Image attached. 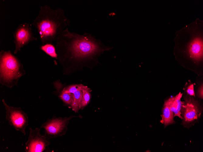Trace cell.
Instances as JSON below:
<instances>
[{
  "label": "cell",
  "instance_id": "1",
  "mask_svg": "<svg viewBox=\"0 0 203 152\" xmlns=\"http://www.w3.org/2000/svg\"><path fill=\"white\" fill-rule=\"evenodd\" d=\"M55 41L57 59L70 73L82 70L84 67L92 68L99 63L98 58L101 54L112 49L91 34H79L70 32L67 27Z\"/></svg>",
  "mask_w": 203,
  "mask_h": 152
},
{
  "label": "cell",
  "instance_id": "2",
  "mask_svg": "<svg viewBox=\"0 0 203 152\" xmlns=\"http://www.w3.org/2000/svg\"><path fill=\"white\" fill-rule=\"evenodd\" d=\"M70 20L60 8L51 9L46 5L40 7L39 14L32 24L37 29L43 45L52 44L56 37L69 25Z\"/></svg>",
  "mask_w": 203,
  "mask_h": 152
},
{
  "label": "cell",
  "instance_id": "3",
  "mask_svg": "<svg viewBox=\"0 0 203 152\" xmlns=\"http://www.w3.org/2000/svg\"><path fill=\"white\" fill-rule=\"evenodd\" d=\"M22 64L10 51L0 52L1 83L9 88L17 85L19 78L23 74Z\"/></svg>",
  "mask_w": 203,
  "mask_h": 152
},
{
  "label": "cell",
  "instance_id": "4",
  "mask_svg": "<svg viewBox=\"0 0 203 152\" xmlns=\"http://www.w3.org/2000/svg\"><path fill=\"white\" fill-rule=\"evenodd\" d=\"M77 117H82L80 115L62 117L53 116L42 124L40 128L44 129V135L49 140L65 135L70 120L73 118Z\"/></svg>",
  "mask_w": 203,
  "mask_h": 152
},
{
  "label": "cell",
  "instance_id": "5",
  "mask_svg": "<svg viewBox=\"0 0 203 152\" xmlns=\"http://www.w3.org/2000/svg\"><path fill=\"white\" fill-rule=\"evenodd\" d=\"M2 103L6 110L5 118L9 125L16 130L26 134L25 129L28 125L29 118L27 114L22 111L20 107H16L8 105L4 99Z\"/></svg>",
  "mask_w": 203,
  "mask_h": 152
},
{
  "label": "cell",
  "instance_id": "6",
  "mask_svg": "<svg viewBox=\"0 0 203 152\" xmlns=\"http://www.w3.org/2000/svg\"><path fill=\"white\" fill-rule=\"evenodd\" d=\"M40 128H29L28 140L25 143L26 152H42L50 144V141L44 135L40 133Z\"/></svg>",
  "mask_w": 203,
  "mask_h": 152
},
{
  "label": "cell",
  "instance_id": "7",
  "mask_svg": "<svg viewBox=\"0 0 203 152\" xmlns=\"http://www.w3.org/2000/svg\"><path fill=\"white\" fill-rule=\"evenodd\" d=\"M14 37L15 46V53L29 42L37 39L33 36L29 24L26 23L18 26L14 34Z\"/></svg>",
  "mask_w": 203,
  "mask_h": 152
},
{
  "label": "cell",
  "instance_id": "8",
  "mask_svg": "<svg viewBox=\"0 0 203 152\" xmlns=\"http://www.w3.org/2000/svg\"><path fill=\"white\" fill-rule=\"evenodd\" d=\"M201 110L196 101L190 97L186 98L181 110L184 124L189 123L197 120L201 115Z\"/></svg>",
  "mask_w": 203,
  "mask_h": 152
},
{
  "label": "cell",
  "instance_id": "9",
  "mask_svg": "<svg viewBox=\"0 0 203 152\" xmlns=\"http://www.w3.org/2000/svg\"><path fill=\"white\" fill-rule=\"evenodd\" d=\"M202 40L199 38L194 39L190 44L188 49L190 57L194 60L199 61L203 57Z\"/></svg>",
  "mask_w": 203,
  "mask_h": 152
},
{
  "label": "cell",
  "instance_id": "10",
  "mask_svg": "<svg viewBox=\"0 0 203 152\" xmlns=\"http://www.w3.org/2000/svg\"><path fill=\"white\" fill-rule=\"evenodd\" d=\"M174 113L170 110L168 100L165 102L163 109V114L161 122L166 127L169 124L174 122Z\"/></svg>",
  "mask_w": 203,
  "mask_h": 152
},
{
  "label": "cell",
  "instance_id": "11",
  "mask_svg": "<svg viewBox=\"0 0 203 152\" xmlns=\"http://www.w3.org/2000/svg\"><path fill=\"white\" fill-rule=\"evenodd\" d=\"M55 83L54 85L57 91L59 93V97L65 104L71 107L73 101V94L63 90L61 87L60 83Z\"/></svg>",
  "mask_w": 203,
  "mask_h": 152
},
{
  "label": "cell",
  "instance_id": "12",
  "mask_svg": "<svg viewBox=\"0 0 203 152\" xmlns=\"http://www.w3.org/2000/svg\"><path fill=\"white\" fill-rule=\"evenodd\" d=\"M83 89L78 90L73 93V101L71 108L75 113H78L80 110Z\"/></svg>",
  "mask_w": 203,
  "mask_h": 152
},
{
  "label": "cell",
  "instance_id": "13",
  "mask_svg": "<svg viewBox=\"0 0 203 152\" xmlns=\"http://www.w3.org/2000/svg\"><path fill=\"white\" fill-rule=\"evenodd\" d=\"M91 91L87 86L82 90V96L80 110H83L90 103L91 97L90 92Z\"/></svg>",
  "mask_w": 203,
  "mask_h": 152
},
{
  "label": "cell",
  "instance_id": "14",
  "mask_svg": "<svg viewBox=\"0 0 203 152\" xmlns=\"http://www.w3.org/2000/svg\"><path fill=\"white\" fill-rule=\"evenodd\" d=\"M42 50L53 58L57 59V54L55 47L51 44H46L41 47Z\"/></svg>",
  "mask_w": 203,
  "mask_h": 152
},
{
  "label": "cell",
  "instance_id": "15",
  "mask_svg": "<svg viewBox=\"0 0 203 152\" xmlns=\"http://www.w3.org/2000/svg\"><path fill=\"white\" fill-rule=\"evenodd\" d=\"M86 86L81 84H72L64 87L62 89L63 90L66 92L73 93L78 90L83 89Z\"/></svg>",
  "mask_w": 203,
  "mask_h": 152
},
{
  "label": "cell",
  "instance_id": "16",
  "mask_svg": "<svg viewBox=\"0 0 203 152\" xmlns=\"http://www.w3.org/2000/svg\"><path fill=\"white\" fill-rule=\"evenodd\" d=\"M167 100L170 110L174 113V116H178L182 120L183 117L181 115V113L179 112L177 109V106L174 101V97L170 98Z\"/></svg>",
  "mask_w": 203,
  "mask_h": 152
},
{
  "label": "cell",
  "instance_id": "17",
  "mask_svg": "<svg viewBox=\"0 0 203 152\" xmlns=\"http://www.w3.org/2000/svg\"><path fill=\"white\" fill-rule=\"evenodd\" d=\"M182 94L180 92L176 96L174 97V100L176 104L177 109L178 111L181 113V106L184 103V102H182L181 100V99L182 96Z\"/></svg>",
  "mask_w": 203,
  "mask_h": 152
},
{
  "label": "cell",
  "instance_id": "18",
  "mask_svg": "<svg viewBox=\"0 0 203 152\" xmlns=\"http://www.w3.org/2000/svg\"><path fill=\"white\" fill-rule=\"evenodd\" d=\"M186 92L190 96H195V93L193 84H191L188 87Z\"/></svg>",
  "mask_w": 203,
  "mask_h": 152
},
{
  "label": "cell",
  "instance_id": "19",
  "mask_svg": "<svg viewBox=\"0 0 203 152\" xmlns=\"http://www.w3.org/2000/svg\"><path fill=\"white\" fill-rule=\"evenodd\" d=\"M198 96L201 98L203 99V84L199 87L198 90Z\"/></svg>",
  "mask_w": 203,
  "mask_h": 152
}]
</instances>
